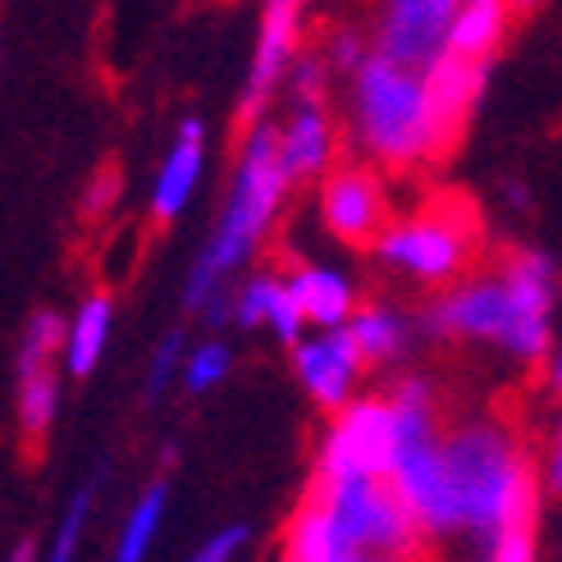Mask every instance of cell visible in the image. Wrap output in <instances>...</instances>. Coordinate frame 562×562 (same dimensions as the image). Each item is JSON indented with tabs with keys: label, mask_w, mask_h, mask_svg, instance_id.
Instances as JSON below:
<instances>
[{
	"label": "cell",
	"mask_w": 562,
	"mask_h": 562,
	"mask_svg": "<svg viewBox=\"0 0 562 562\" xmlns=\"http://www.w3.org/2000/svg\"><path fill=\"white\" fill-rule=\"evenodd\" d=\"M558 562H562V544H558Z\"/></svg>",
	"instance_id": "32"
},
{
	"label": "cell",
	"mask_w": 562,
	"mask_h": 562,
	"mask_svg": "<svg viewBox=\"0 0 562 562\" xmlns=\"http://www.w3.org/2000/svg\"><path fill=\"white\" fill-rule=\"evenodd\" d=\"M312 192H316L321 229L339 247H352V251H371L375 238L389 229V220L398 215L393 175L375 170V165L357 160V156L334 165Z\"/></svg>",
	"instance_id": "8"
},
{
	"label": "cell",
	"mask_w": 562,
	"mask_h": 562,
	"mask_svg": "<svg viewBox=\"0 0 562 562\" xmlns=\"http://www.w3.org/2000/svg\"><path fill=\"white\" fill-rule=\"evenodd\" d=\"M371 371H403L412 348L420 344L416 306H403L393 297H361L352 321L344 325Z\"/></svg>",
	"instance_id": "16"
},
{
	"label": "cell",
	"mask_w": 562,
	"mask_h": 562,
	"mask_svg": "<svg viewBox=\"0 0 562 562\" xmlns=\"http://www.w3.org/2000/svg\"><path fill=\"white\" fill-rule=\"evenodd\" d=\"M115 321H120V306L110 289H92L78 297V306L65 316V375L69 380L97 375V367L110 352V339H115Z\"/></svg>",
	"instance_id": "19"
},
{
	"label": "cell",
	"mask_w": 562,
	"mask_h": 562,
	"mask_svg": "<svg viewBox=\"0 0 562 562\" xmlns=\"http://www.w3.org/2000/svg\"><path fill=\"white\" fill-rule=\"evenodd\" d=\"M274 143H279V160H284L289 179L316 188L334 170V165L344 160V151H348L344 120L334 115V97H321V92H289V97H279Z\"/></svg>",
	"instance_id": "11"
},
{
	"label": "cell",
	"mask_w": 562,
	"mask_h": 562,
	"mask_svg": "<svg viewBox=\"0 0 562 562\" xmlns=\"http://www.w3.org/2000/svg\"><path fill=\"white\" fill-rule=\"evenodd\" d=\"M481 562H540V521H526L494 536L481 549Z\"/></svg>",
	"instance_id": "26"
},
{
	"label": "cell",
	"mask_w": 562,
	"mask_h": 562,
	"mask_svg": "<svg viewBox=\"0 0 562 562\" xmlns=\"http://www.w3.org/2000/svg\"><path fill=\"white\" fill-rule=\"evenodd\" d=\"M170 498H175V490L165 475H156V481L137 490V498L128 503V513L115 530V544H110V562H151L160 530L170 521Z\"/></svg>",
	"instance_id": "21"
},
{
	"label": "cell",
	"mask_w": 562,
	"mask_h": 562,
	"mask_svg": "<svg viewBox=\"0 0 562 562\" xmlns=\"http://www.w3.org/2000/svg\"><path fill=\"white\" fill-rule=\"evenodd\" d=\"M562 274L540 247H503L498 257L467 270L458 284L416 302L420 344L475 348L513 361L521 371H544L553 352V312Z\"/></svg>",
	"instance_id": "1"
},
{
	"label": "cell",
	"mask_w": 562,
	"mask_h": 562,
	"mask_svg": "<svg viewBox=\"0 0 562 562\" xmlns=\"http://www.w3.org/2000/svg\"><path fill=\"white\" fill-rule=\"evenodd\" d=\"M462 0H375L371 46L403 65L430 69L448 50V33Z\"/></svg>",
	"instance_id": "13"
},
{
	"label": "cell",
	"mask_w": 562,
	"mask_h": 562,
	"mask_svg": "<svg viewBox=\"0 0 562 562\" xmlns=\"http://www.w3.org/2000/svg\"><path fill=\"white\" fill-rule=\"evenodd\" d=\"M348 562H439L430 549H416V553H357Z\"/></svg>",
	"instance_id": "29"
},
{
	"label": "cell",
	"mask_w": 562,
	"mask_h": 562,
	"mask_svg": "<svg viewBox=\"0 0 562 562\" xmlns=\"http://www.w3.org/2000/svg\"><path fill=\"white\" fill-rule=\"evenodd\" d=\"M443 462L458 503V536L490 544L494 536L540 521V467L513 412L471 407L443 420Z\"/></svg>",
	"instance_id": "3"
},
{
	"label": "cell",
	"mask_w": 562,
	"mask_h": 562,
	"mask_svg": "<svg viewBox=\"0 0 562 562\" xmlns=\"http://www.w3.org/2000/svg\"><path fill=\"white\" fill-rule=\"evenodd\" d=\"M206 160H211V128L206 120H179L175 137H170V147H165L160 165H156V175H151V188H147V215L151 224H175L188 206H192V196L196 188H202L206 179Z\"/></svg>",
	"instance_id": "15"
},
{
	"label": "cell",
	"mask_w": 562,
	"mask_h": 562,
	"mask_svg": "<svg viewBox=\"0 0 562 562\" xmlns=\"http://www.w3.org/2000/svg\"><path fill=\"white\" fill-rule=\"evenodd\" d=\"M536 467H540V490H544V498H558V503H562V398H558L553 412H549V426H544V435H540Z\"/></svg>",
	"instance_id": "25"
},
{
	"label": "cell",
	"mask_w": 562,
	"mask_h": 562,
	"mask_svg": "<svg viewBox=\"0 0 562 562\" xmlns=\"http://www.w3.org/2000/svg\"><path fill=\"white\" fill-rule=\"evenodd\" d=\"M485 78H490V65L481 60H467V55H453L443 50L439 60L426 69V88H430V110H435V124L443 133L448 151L462 143V133L475 115V105L485 97Z\"/></svg>",
	"instance_id": "17"
},
{
	"label": "cell",
	"mask_w": 562,
	"mask_h": 562,
	"mask_svg": "<svg viewBox=\"0 0 562 562\" xmlns=\"http://www.w3.org/2000/svg\"><path fill=\"white\" fill-rule=\"evenodd\" d=\"M65 380V316L42 306L27 316L14 348V430L27 453H42V443H50Z\"/></svg>",
	"instance_id": "7"
},
{
	"label": "cell",
	"mask_w": 562,
	"mask_h": 562,
	"mask_svg": "<svg viewBox=\"0 0 562 562\" xmlns=\"http://www.w3.org/2000/svg\"><path fill=\"white\" fill-rule=\"evenodd\" d=\"M344 137L357 160L393 179H412L448 156L435 124L426 69L375 50L344 78Z\"/></svg>",
	"instance_id": "4"
},
{
	"label": "cell",
	"mask_w": 562,
	"mask_h": 562,
	"mask_svg": "<svg viewBox=\"0 0 562 562\" xmlns=\"http://www.w3.org/2000/svg\"><path fill=\"white\" fill-rule=\"evenodd\" d=\"M393 453V412L384 393H357L348 407L329 416L316 448V481H344V475H389Z\"/></svg>",
	"instance_id": "10"
},
{
	"label": "cell",
	"mask_w": 562,
	"mask_h": 562,
	"mask_svg": "<svg viewBox=\"0 0 562 562\" xmlns=\"http://www.w3.org/2000/svg\"><path fill=\"white\" fill-rule=\"evenodd\" d=\"M521 10H540V5H549V0H517Z\"/></svg>",
	"instance_id": "31"
},
{
	"label": "cell",
	"mask_w": 562,
	"mask_h": 562,
	"mask_svg": "<svg viewBox=\"0 0 562 562\" xmlns=\"http://www.w3.org/2000/svg\"><path fill=\"white\" fill-rule=\"evenodd\" d=\"M306 42H312L306 37V0H261L257 42H251V60L238 88V128L274 115Z\"/></svg>",
	"instance_id": "9"
},
{
	"label": "cell",
	"mask_w": 562,
	"mask_h": 562,
	"mask_svg": "<svg viewBox=\"0 0 562 562\" xmlns=\"http://www.w3.org/2000/svg\"><path fill=\"white\" fill-rule=\"evenodd\" d=\"M5 562H42V549H37V540H19L14 549H10V558Z\"/></svg>",
	"instance_id": "30"
},
{
	"label": "cell",
	"mask_w": 562,
	"mask_h": 562,
	"mask_svg": "<svg viewBox=\"0 0 562 562\" xmlns=\"http://www.w3.org/2000/svg\"><path fill=\"white\" fill-rule=\"evenodd\" d=\"M481 251H485L481 215L467 202H458V196H435V202L398 211L389 220V229L371 247V261L389 279H398V284L426 297L458 284L467 270L481 266Z\"/></svg>",
	"instance_id": "6"
},
{
	"label": "cell",
	"mask_w": 562,
	"mask_h": 562,
	"mask_svg": "<svg viewBox=\"0 0 562 562\" xmlns=\"http://www.w3.org/2000/svg\"><path fill=\"white\" fill-rule=\"evenodd\" d=\"M289 289L293 302L306 321V329H344L361 302L357 279L344 266H329V261H289Z\"/></svg>",
	"instance_id": "18"
},
{
	"label": "cell",
	"mask_w": 562,
	"mask_h": 562,
	"mask_svg": "<svg viewBox=\"0 0 562 562\" xmlns=\"http://www.w3.org/2000/svg\"><path fill=\"white\" fill-rule=\"evenodd\" d=\"M393 412L389 481L412 508L426 540H458V503L443 462V389L426 371H398L384 389Z\"/></svg>",
	"instance_id": "5"
},
{
	"label": "cell",
	"mask_w": 562,
	"mask_h": 562,
	"mask_svg": "<svg viewBox=\"0 0 562 562\" xmlns=\"http://www.w3.org/2000/svg\"><path fill=\"white\" fill-rule=\"evenodd\" d=\"M229 325L247 329V334H270L279 348H293L302 334H306V321L293 302V289H289V274L284 266H251L234 279V293H229Z\"/></svg>",
	"instance_id": "14"
},
{
	"label": "cell",
	"mask_w": 562,
	"mask_h": 562,
	"mask_svg": "<svg viewBox=\"0 0 562 562\" xmlns=\"http://www.w3.org/2000/svg\"><path fill=\"white\" fill-rule=\"evenodd\" d=\"M92 508H97V481L74 490V498L65 503V513H60V521H55L50 540L42 549V562H78L82 536H88V521H92Z\"/></svg>",
	"instance_id": "23"
},
{
	"label": "cell",
	"mask_w": 562,
	"mask_h": 562,
	"mask_svg": "<svg viewBox=\"0 0 562 562\" xmlns=\"http://www.w3.org/2000/svg\"><path fill=\"white\" fill-rule=\"evenodd\" d=\"M293 188L297 183L289 179L284 160H279L274 115L247 124L238 137V151H234V170H229L220 215L183 279V312L192 321H202L206 329L229 325L234 279L257 266L261 247L274 238L279 220H284Z\"/></svg>",
	"instance_id": "2"
},
{
	"label": "cell",
	"mask_w": 562,
	"mask_h": 562,
	"mask_svg": "<svg viewBox=\"0 0 562 562\" xmlns=\"http://www.w3.org/2000/svg\"><path fill=\"white\" fill-rule=\"evenodd\" d=\"M234 367H238V352H234V344H229V339H220V329H211L206 339L188 344L179 389L188 393V398H206V393H215L220 384H229Z\"/></svg>",
	"instance_id": "22"
},
{
	"label": "cell",
	"mask_w": 562,
	"mask_h": 562,
	"mask_svg": "<svg viewBox=\"0 0 562 562\" xmlns=\"http://www.w3.org/2000/svg\"><path fill=\"white\" fill-rule=\"evenodd\" d=\"M517 19H521L517 0H462V10L453 19V33H448V50L490 65L503 50V42L513 37Z\"/></svg>",
	"instance_id": "20"
},
{
	"label": "cell",
	"mask_w": 562,
	"mask_h": 562,
	"mask_svg": "<svg viewBox=\"0 0 562 562\" xmlns=\"http://www.w3.org/2000/svg\"><path fill=\"white\" fill-rule=\"evenodd\" d=\"M289 371L306 393V403L334 416L361 393V380H367L371 367L361 361L348 329H306L289 348Z\"/></svg>",
	"instance_id": "12"
},
{
	"label": "cell",
	"mask_w": 562,
	"mask_h": 562,
	"mask_svg": "<svg viewBox=\"0 0 562 562\" xmlns=\"http://www.w3.org/2000/svg\"><path fill=\"white\" fill-rule=\"evenodd\" d=\"M183 357H188V334H183V329H170V334H165V339L151 348L147 375H143V398H147V403H156V398H165L170 389H179Z\"/></svg>",
	"instance_id": "24"
},
{
	"label": "cell",
	"mask_w": 562,
	"mask_h": 562,
	"mask_svg": "<svg viewBox=\"0 0 562 562\" xmlns=\"http://www.w3.org/2000/svg\"><path fill=\"white\" fill-rule=\"evenodd\" d=\"M540 380H544V389L553 393V398H562V344H553V352H549V361H544Z\"/></svg>",
	"instance_id": "28"
},
{
	"label": "cell",
	"mask_w": 562,
	"mask_h": 562,
	"mask_svg": "<svg viewBox=\"0 0 562 562\" xmlns=\"http://www.w3.org/2000/svg\"><path fill=\"white\" fill-rule=\"evenodd\" d=\"M247 544H251V526L229 521V526L211 530V536H206L202 544H196L183 562H238V558L247 553Z\"/></svg>",
	"instance_id": "27"
}]
</instances>
